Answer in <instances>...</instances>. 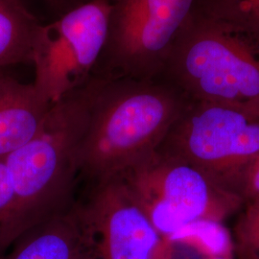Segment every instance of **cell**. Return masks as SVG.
<instances>
[{
	"label": "cell",
	"instance_id": "cell-1",
	"mask_svg": "<svg viewBox=\"0 0 259 259\" xmlns=\"http://www.w3.org/2000/svg\"><path fill=\"white\" fill-rule=\"evenodd\" d=\"M159 78L189 101L259 114V18L248 0H196Z\"/></svg>",
	"mask_w": 259,
	"mask_h": 259
},
{
	"label": "cell",
	"instance_id": "cell-2",
	"mask_svg": "<svg viewBox=\"0 0 259 259\" xmlns=\"http://www.w3.org/2000/svg\"><path fill=\"white\" fill-rule=\"evenodd\" d=\"M88 90L79 172L93 184L120 175L156 151L189 102L162 78L93 76Z\"/></svg>",
	"mask_w": 259,
	"mask_h": 259
},
{
	"label": "cell",
	"instance_id": "cell-3",
	"mask_svg": "<svg viewBox=\"0 0 259 259\" xmlns=\"http://www.w3.org/2000/svg\"><path fill=\"white\" fill-rule=\"evenodd\" d=\"M88 83L51 105L36 136L5 157L15 194L11 246L70 204L89 117Z\"/></svg>",
	"mask_w": 259,
	"mask_h": 259
},
{
	"label": "cell",
	"instance_id": "cell-4",
	"mask_svg": "<svg viewBox=\"0 0 259 259\" xmlns=\"http://www.w3.org/2000/svg\"><path fill=\"white\" fill-rule=\"evenodd\" d=\"M159 148L239 195L259 156V114L217 103L189 101Z\"/></svg>",
	"mask_w": 259,
	"mask_h": 259
},
{
	"label": "cell",
	"instance_id": "cell-5",
	"mask_svg": "<svg viewBox=\"0 0 259 259\" xmlns=\"http://www.w3.org/2000/svg\"><path fill=\"white\" fill-rule=\"evenodd\" d=\"M120 176L165 239L196 222L223 223L245 204L239 195L159 147Z\"/></svg>",
	"mask_w": 259,
	"mask_h": 259
},
{
	"label": "cell",
	"instance_id": "cell-6",
	"mask_svg": "<svg viewBox=\"0 0 259 259\" xmlns=\"http://www.w3.org/2000/svg\"><path fill=\"white\" fill-rule=\"evenodd\" d=\"M196 0H111L109 34L94 76L157 79Z\"/></svg>",
	"mask_w": 259,
	"mask_h": 259
},
{
	"label": "cell",
	"instance_id": "cell-7",
	"mask_svg": "<svg viewBox=\"0 0 259 259\" xmlns=\"http://www.w3.org/2000/svg\"><path fill=\"white\" fill-rule=\"evenodd\" d=\"M111 0H93L37 28L32 48L33 82L49 104L89 83L109 34Z\"/></svg>",
	"mask_w": 259,
	"mask_h": 259
},
{
	"label": "cell",
	"instance_id": "cell-8",
	"mask_svg": "<svg viewBox=\"0 0 259 259\" xmlns=\"http://www.w3.org/2000/svg\"><path fill=\"white\" fill-rule=\"evenodd\" d=\"M83 205L94 259H161L157 232L120 175L93 184Z\"/></svg>",
	"mask_w": 259,
	"mask_h": 259
},
{
	"label": "cell",
	"instance_id": "cell-9",
	"mask_svg": "<svg viewBox=\"0 0 259 259\" xmlns=\"http://www.w3.org/2000/svg\"><path fill=\"white\" fill-rule=\"evenodd\" d=\"M13 245L9 255L0 259H94L82 204L39 223Z\"/></svg>",
	"mask_w": 259,
	"mask_h": 259
},
{
	"label": "cell",
	"instance_id": "cell-10",
	"mask_svg": "<svg viewBox=\"0 0 259 259\" xmlns=\"http://www.w3.org/2000/svg\"><path fill=\"white\" fill-rule=\"evenodd\" d=\"M50 107L33 83H22L0 70V158L36 136Z\"/></svg>",
	"mask_w": 259,
	"mask_h": 259
},
{
	"label": "cell",
	"instance_id": "cell-11",
	"mask_svg": "<svg viewBox=\"0 0 259 259\" xmlns=\"http://www.w3.org/2000/svg\"><path fill=\"white\" fill-rule=\"evenodd\" d=\"M39 25L21 0H0V70L10 65L31 64Z\"/></svg>",
	"mask_w": 259,
	"mask_h": 259
},
{
	"label": "cell",
	"instance_id": "cell-12",
	"mask_svg": "<svg viewBox=\"0 0 259 259\" xmlns=\"http://www.w3.org/2000/svg\"><path fill=\"white\" fill-rule=\"evenodd\" d=\"M166 240L185 244L208 257H233L234 253L232 236L221 222H196Z\"/></svg>",
	"mask_w": 259,
	"mask_h": 259
},
{
	"label": "cell",
	"instance_id": "cell-13",
	"mask_svg": "<svg viewBox=\"0 0 259 259\" xmlns=\"http://www.w3.org/2000/svg\"><path fill=\"white\" fill-rule=\"evenodd\" d=\"M245 204L234 227V254L238 259H259V198Z\"/></svg>",
	"mask_w": 259,
	"mask_h": 259
},
{
	"label": "cell",
	"instance_id": "cell-14",
	"mask_svg": "<svg viewBox=\"0 0 259 259\" xmlns=\"http://www.w3.org/2000/svg\"><path fill=\"white\" fill-rule=\"evenodd\" d=\"M15 194L5 157L0 158V257L11 247L9 226Z\"/></svg>",
	"mask_w": 259,
	"mask_h": 259
},
{
	"label": "cell",
	"instance_id": "cell-15",
	"mask_svg": "<svg viewBox=\"0 0 259 259\" xmlns=\"http://www.w3.org/2000/svg\"><path fill=\"white\" fill-rule=\"evenodd\" d=\"M242 197L245 203L259 198V156L252 166L250 167L245 182Z\"/></svg>",
	"mask_w": 259,
	"mask_h": 259
},
{
	"label": "cell",
	"instance_id": "cell-16",
	"mask_svg": "<svg viewBox=\"0 0 259 259\" xmlns=\"http://www.w3.org/2000/svg\"><path fill=\"white\" fill-rule=\"evenodd\" d=\"M47 4L61 16L70 10L75 9L93 0H45Z\"/></svg>",
	"mask_w": 259,
	"mask_h": 259
},
{
	"label": "cell",
	"instance_id": "cell-17",
	"mask_svg": "<svg viewBox=\"0 0 259 259\" xmlns=\"http://www.w3.org/2000/svg\"><path fill=\"white\" fill-rule=\"evenodd\" d=\"M259 18V0H248Z\"/></svg>",
	"mask_w": 259,
	"mask_h": 259
},
{
	"label": "cell",
	"instance_id": "cell-18",
	"mask_svg": "<svg viewBox=\"0 0 259 259\" xmlns=\"http://www.w3.org/2000/svg\"><path fill=\"white\" fill-rule=\"evenodd\" d=\"M204 259H234L233 257H204Z\"/></svg>",
	"mask_w": 259,
	"mask_h": 259
}]
</instances>
